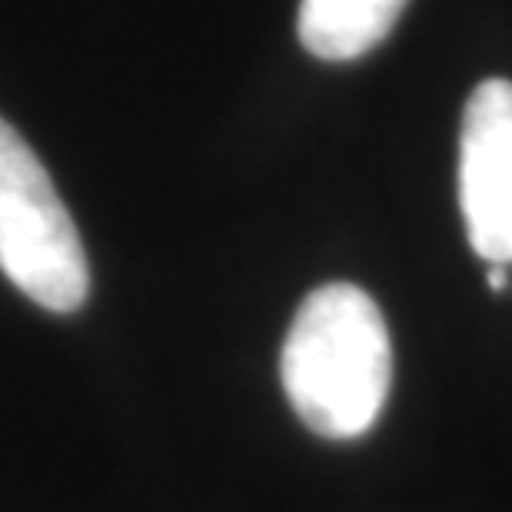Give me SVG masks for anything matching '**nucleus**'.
I'll return each mask as SVG.
<instances>
[{
  "label": "nucleus",
  "instance_id": "f257e3e1",
  "mask_svg": "<svg viewBox=\"0 0 512 512\" xmlns=\"http://www.w3.org/2000/svg\"><path fill=\"white\" fill-rule=\"evenodd\" d=\"M280 380L316 436H363L393 383V343L373 296L353 283H326L306 296L283 340Z\"/></svg>",
  "mask_w": 512,
  "mask_h": 512
},
{
  "label": "nucleus",
  "instance_id": "f03ea898",
  "mask_svg": "<svg viewBox=\"0 0 512 512\" xmlns=\"http://www.w3.org/2000/svg\"><path fill=\"white\" fill-rule=\"evenodd\" d=\"M0 270L50 313H77L90 293L80 233L34 147L0 117Z\"/></svg>",
  "mask_w": 512,
  "mask_h": 512
},
{
  "label": "nucleus",
  "instance_id": "7ed1b4c3",
  "mask_svg": "<svg viewBox=\"0 0 512 512\" xmlns=\"http://www.w3.org/2000/svg\"><path fill=\"white\" fill-rule=\"evenodd\" d=\"M459 203L476 256L512 266V80H483L466 100Z\"/></svg>",
  "mask_w": 512,
  "mask_h": 512
},
{
  "label": "nucleus",
  "instance_id": "20e7f679",
  "mask_svg": "<svg viewBox=\"0 0 512 512\" xmlns=\"http://www.w3.org/2000/svg\"><path fill=\"white\" fill-rule=\"evenodd\" d=\"M406 0H303L296 30L320 60H356L383 44Z\"/></svg>",
  "mask_w": 512,
  "mask_h": 512
},
{
  "label": "nucleus",
  "instance_id": "39448f33",
  "mask_svg": "<svg viewBox=\"0 0 512 512\" xmlns=\"http://www.w3.org/2000/svg\"><path fill=\"white\" fill-rule=\"evenodd\" d=\"M506 276H509V266H489V286H493V290H503Z\"/></svg>",
  "mask_w": 512,
  "mask_h": 512
}]
</instances>
